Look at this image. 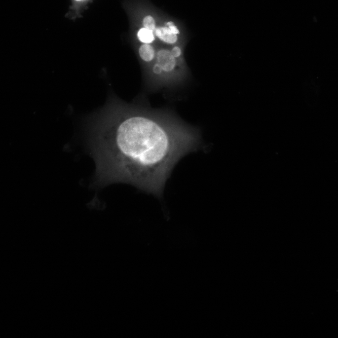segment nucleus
Instances as JSON below:
<instances>
[{"label":"nucleus","mask_w":338,"mask_h":338,"mask_svg":"<svg viewBox=\"0 0 338 338\" xmlns=\"http://www.w3.org/2000/svg\"><path fill=\"white\" fill-rule=\"evenodd\" d=\"M155 34L160 40L169 44H174L178 39L177 35L174 34L167 25L164 27L157 28Z\"/></svg>","instance_id":"nucleus-3"},{"label":"nucleus","mask_w":338,"mask_h":338,"mask_svg":"<svg viewBox=\"0 0 338 338\" xmlns=\"http://www.w3.org/2000/svg\"><path fill=\"white\" fill-rule=\"evenodd\" d=\"M157 60L158 64L162 67L163 71L170 72L174 69L176 65V58L172 55L171 51L163 49L157 53Z\"/></svg>","instance_id":"nucleus-2"},{"label":"nucleus","mask_w":338,"mask_h":338,"mask_svg":"<svg viewBox=\"0 0 338 338\" xmlns=\"http://www.w3.org/2000/svg\"><path fill=\"white\" fill-rule=\"evenodd\" d=\"M77 1H80V0H77Z\"/></svg>","instance_id":"nucleus-10"},{"label":"nucleus","mask_w":338,"mask_h":338,"mask_svg":"<svg viewBox=\"0 0 338 338\" xmlns=\"http://www.w3.org/2000/svg\"><path fill=\"white\" fill-rule=\"evenodd\" d=\"M137 37L139 40L144 43L150 44L155 39L153 32L144 27L139 30L137 33Z\"/></svg>","instance_id":"nucleus-5"},{"label":"nucleus","mask_w":338,"mask_h":338,"mask_svg":"<svg viewBox=\"0 0 338 338\" xmlns=\"http://www.w3.org/2000/svg\"><path fill=\"white\" fill-rule=\"evenodd\" d=\"M167 26L169 27L170 29L172 30V32L174 33V34L178 35L179 34V30L178 29V28H177L176 25H174V23L172 22H168L166 24Z\"/></svg>","instance_id":"nucleus-8"},{"label":"nucleus","mask_w":338,"mask_h":338,"mask_svg":"<svg viewBox=\"0 0 338 338\" xmlns=\"http://www.w3.org/2000/svg\"><path fill=\"white\" fill-rule=\"evenodd\" d=\"M171 52L172 55L176 58L180 57L182 54L181 49L178 47V46H176V47L172 48Z\"/></svg>","instance_id":"nucleus-7"},{"label":"nucleus","mask_w":338,"mask_h":338,"mask_svg":"<svg viewBox=\"0 0 338 338\" xmlns=\"http://www.w3.org/2000/svg\"><path fill=\"white\" fill-rule=\"evenodd\" d=\"M143 26L146 29L151 30L153 32H155V30L157 29L154 18L150 15L147 16L144 18Z\"/></svg>","instance_id":"nucleus-6"},{"label":"nucleus","mask_w":338,"mask_h":338,"mask_svg":"<svg viewBox=\"0 0 338 338\" xmlns=\"http://www.w3.org/2000/svg\"><path fill=\"white\" fill-rule=\"evenodd\" d=\"M98 186L132 184L162 196L177 162L200 144L198 130L165 113L116 112L88 133Z\"/></svg>","instance_id":"nucleus-1"},{"label":"nucleus","mask_w":338,"mask_h":338,"mask_svg":"<svg viewBox=\"0 0 338 338\" xmlns=\"http://www.w3.org/2000/svg\"><path fill=\"white\" fill-rule=\"evenodd\" d=\"M140 57L144 61L151 62L155 57V50L153 46L149 43H144L139 50Z\"/></svg>","instance_id":"nucleus-4"},{"label":"nucleus","mask_w":338,"mask_h":338,"mask_svg":"<svg viewBox=\"0 0 338 338\" xmlns=\"http://www.w3.org/2000/svg\"><path fill=\"white\" fill-rule=\"evenodd\" d=\"M153 71L155 74L158 75L162 73L163 69L162 67L160 66V65L157 63V64H155L154 66H153Z\"/></svg>","instance_id":"nucleus-9"}]
</instances>
